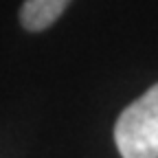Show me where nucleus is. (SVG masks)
Wrapping results in <instances>:
<instances>
[{
	"mask_svg": "<svg viewBox=\"0 0 158 158\" xmlns=\"http://www.w3.org/2000/svg\"><path fill=\"white\" fill-rule=\"evenodd\" d=\"M70 0H24L20 22L27 31H44L64 13Z\"/></svg>",
	"mask_w": 158,
	"mask_h": 158,
	"instance_id": "f03ea898",
	"label": "nucleus"
},
{
	"mask_svg": "<svg viewBox=\"0 0 158 158\" xmlns=\"http://www.w3.org/2000/svg\"><path fill=\"white\" fill-rule=\"evenodd\" d=\"M114 143L123 158H158V84L121 112Z\"/></svg>",
	"mask_w": 158,
	"mask_h": 158,
	"instance_id": "f257e3e1",
	"label": "nucleus"
}]
</instances>
